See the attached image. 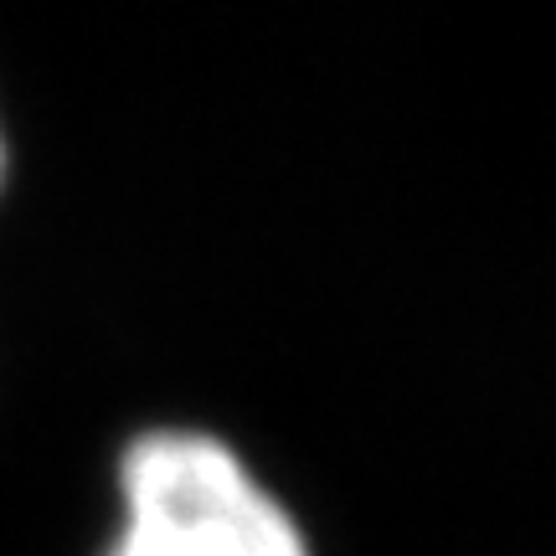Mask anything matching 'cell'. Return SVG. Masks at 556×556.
<instances>
[{
	"instance_id": "1",
	"label": "cell",
	"mask_w": 556,
	"mask_h": 556,
	"mask_svg": "<svg viewBox=\"0 0 556 556\" xmlns=\"http://www.w3.org/2000/svg\"><path fill=\"white\" fill-rule=\"evenodd\" d=\"M103 556H315L304 520L227 433L150 422L114 464Z\"/></svg>"
},
{
	"instance_id": "2",
	"label": "cell",
	"mask_w": 556,
	"mask_h": 556,
	"mask_svg": "<svg viewBox=\"0 0 556 556\" xmlns=\"http://www.w3.org/2000/svg\"><path fill=\"white\" fill-rule=\"evenodd\" d=\"M11 180V139H5V119H0V191Z\"/></svg>"
}]
</instances>
